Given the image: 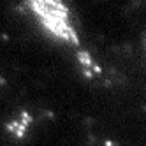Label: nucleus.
<instances>
[{
	"instance_id": "obj_1",
	"label": "nucleus",
	"mask_w": 146,
	"mask_h": 146,
	"mask_svg": "<svg viewBox=\"0 0 146 146\" xmlns=\"http://www.w3.org/2000/svg\"><path fill=\"white\" fill-rule=\"evenodd\" d=\"M27 4L53 37L69 44H79V37L70 25L69 7L64 0H27Z\"/></svg>"
},
{
	"instance_id": "obj_2",
	"label": "nucleus",
	"mask_w": 146,
	"mask_h": 146,
	"mask_svg": "<svg viewBox=\"0 0 146 146\" xmlns=\"http://www.w3.org/2000/svg\"><path fill=\"white\" fill-rule=\"evenodd\" d=\"M32 123H34L32 114H30L28 111H21L18 116H14L13 120H9V121L5 123V130L11 134L13 137L23 139L25 135L28 134L30 127H32Z\"/></svg>"
},
{
	"instance_id": "obj_3",
	"label": "nucleus",
	"mask_w": 146,
	"mask_h": 146,
	"mask_svg": "<svg viewBox=\"0 0 146 146\" xmlns=\"http://www.w3.org/2000/svg\"><path fill=\"white\" fill-rule=\"evenodd\" d=\"M78 64L81 67V72L83 76L92 79V78H97L100 76V67L97 65V62L92 58V55L88 53V51H78Z\"/></svg>"
},
{
	"instance_id": "obj_4",
	"label": "nucleus",
	"mask_w": 146,
	"mask_h": 146,
	"mask_svg": "<svg viewBox=\"0 0 146 146\" xmlns=\"http://www.w3.org/2000/svg\"><path fill=\"white\" fill-rule=\"evenodd\" d=\"M104 146H120V144L114 141H104Z\"/></svg>"
}]
</instances>
